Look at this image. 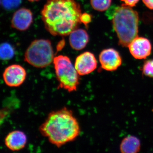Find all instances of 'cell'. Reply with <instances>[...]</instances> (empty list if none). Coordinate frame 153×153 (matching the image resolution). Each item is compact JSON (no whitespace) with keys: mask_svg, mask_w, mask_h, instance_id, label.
<instances>
[{"mask_svg":"<svg viewBox=\"0 0 153 153\" xmlns=\"http://www.w3.org/2000/svg\"><path fill=\"white\" fill-rule=\"evenodd\" d=\"M33 21L32 12L29 9L22 8L14 13L11 20V27L19 31H25L29 29Z\"/></svg>","mask_w":153,"mask_h":153,"instance_id":"obj_10","label":"cell"},{"mask_svg":"<svg viewBox=\"0 0 153 153\" xmlns=\"http://www.w3.org/2000/svg\"><path fill=\"white\" fill-rule=\"evenodd\" d=\"M39 130L49 142L58 148L74 141L80 132L79 123L73 112L66 107L50 112Z\"/></svg>","mask_w":153,"mask_h":153,"instance_id":"obj_2","label":"cell"},{"mask_svg":"<svg viewBox=\"0 0 153 153\" xmlns=\"http://www.w3.org/2000/svg\"><path fill=\"white\" fill-rule=\"evenodd\" d=\"M53 62L59 82L57 88H63L69 92L76 91L79 84V75L69 57L59 55L54 57Z\"/></svg>","mask_w":153,"mask_h":153,"instance_id":"obj_4","label":"cell"},{"mask_svg":"<svg viewBox=\"0 0 153 153\" xmlns=\"http://www.w3.org/2000/svg\"><path fill=\"white\" fill-rule=\"evenodd\" d=\"M91 19H92V17L91 15L86 13H84L81 15L80 21L81 23L84 24L86 27H87V25L91 22Z\"/></svg>","mask_w":153,"mask_h":153,"instance_id":"obj_18","label":"cell"},{"mask_svg":"<svg viewBox=\"0 0 153 153\" xmlns=\"http://www.w3.org/2000/svg\"><path fill=\"white\" fill-rule=\"evenodd\" d=\"M120 149L122 153H137L140 149V142L137 137L128 136L123 140Z\"/></svg>","mask_w":153,"mask_h":153,"instance_id":"obj_13","label":"cell"},{"mask_svg":"<svg viewBox=\"0 0 153 153\" xmlns=\"http://www.w3.org/2000/svg\"><path fill=\"white\" fill-rule=\"evenodd\" d=\"M27 74L24 67L18 64H13L6 68L3 77L6 85L10 87H17L24 83Z\"/></svg>","mask_w":153,"mask_h":153,"instance_id":"obj_6","label":"cell"},{"mask_svg":"<svg viewBox=\"0 0 153 153\" xmlns=\"http://www.w3.org/2000/svg\"><path fill=\"white\" fill-rule=\"evenodd\" d=\"M46 30L53 36H67L81 24L80 5L74 0H47L41 11Z\"/></svg>","mask_w":153,"mask_h":153,"instance_id":"obj_1","label":"cell"},{"mask_svg":"<svg viewBox=\"0 0 153 153\" xmlns=\"http://www.w3.org/2000/svg\"><path fill=\"white\" fill-rule=\"evenodd\" d=\"M102 68L107 71H114L121 65V57L119 53L113 49L102 50L99 55Z\"/></svg>","mask_w":153,"mask_h":153,"instance_id":"obj_8","label":"cell"},{"mask_svg":"<svg viewBox=\"0 0 153 153\" xmlns=\"http://www.w3.org/2000/svg\"><path fill=\"white\" fill-rule=\"evenodd\" d=\"M69 44L72 49L81 50L84 49L89 41V36L83 29H76L69 35Z\"/></svg>","mask_w":153,"mask_h":153,"instance_id":"obj_12","label":"cell"},{"mask_svg":"<svg viewBox=\"0 0 153 153\" xmlns=\"http://www.w3.org/2000/svg\"><path fill=\"white\" fill-rule=\"evenodd\" d=\"M27 143V137L21 131H14L8 134L5 139V144L12 151H19L24 149Z\"/></svg>","mask_w":153,"mask_h":153,"instance_id":"obj_11","label":"cell"},{"mask_svg":"<svg viewBox=\"0 0 153 153\" xmlns=\"http://www.w3.org/2000/svg\"><path fill=\"white\" fill-rule=\"evenodd\" d=\"M112 15L113 26L120 45L128 47L131 41L138 37V13L130 7L123 4L116 7Z\"/></svg>","mask_w":153,"mask_h":153,"instance_id":"obj_3","label":"cell"},{"mask_svg":"<svg viewBox=\"0 0 153 153\" xmlns=\"http://www.w3.org/2000/svg\"><path fill=\"white\" fill-rule=\"evenodd\" d=\"M22 2V0H1L2 5L7 10H13L16 9Z\"/></svg>","mask_w":153,"mask_h":153,"instance_id":"obj_16","label":"cell"},{"mask_svg":"<svg viewBox=\"0 0 153 153\" xmlns=\"http://www.w3.org/2000/svg\"><path fill=\"white\" fill-rule=\"evenodd\" d=\"M90 3L94 10L102 12L109 7L111 4V0H90Z\"/></svg>","mask_w":153,"mask_h":153,"instance_id":"obj_15","label":"cell"},{"mask_svg":"<svg viewBox=\"0 0 153 153\" xmlns=\"http://www.w3.org/2000/svg\"><path fill=\"white\" fill-rule=\"evenodd\" d=\"M15 55L14 48L8 43H2L0 47V56L1 60H8L14 57Z\"/></svg>","mask_w":153,"mask_h":153,"instance_id":"obj_14","label":"cell"},{"mask_svg":"<svg viewBox=\"0 0 153 153\" xmlns=\"http://www.w3.org/2000/svg\"><path fill=\"white\" fill-rule=\"evenodd\" d=\"M121 1H123L126 5L133 7L136 5L139 0H121Z\"/></svg>","mask_w":153,"mask_h":153,"instance_id":"obj_19","label":"cell"},{"mask_svg":"<svg viewBox=\"0 0 153 153\" xmlns=\"http://www.w3.org/2000/svg\"><path fill=\"white\" fill-rule=\"evenodd\" d=\"M143 73L145 76L153 78V59L145 62L143 67Z\"/></svg>","mask_w":153,"mask_h":153,"instance_id":"obj_17","label":"cell"},{"mask_svg":"<svg viewBox=\"0 0 153 153\" xmlns=\"http://www.w3.org/2000/svg\"><path fill=\"white\" fill-rule=\"evenodd\" d=\"M146 6L151 10H153V0H143Z\"/></svg>","mask_w":153,"mask_h":153,"instance_id":"obj_20","label":"cell"},{"mask_svg":"<svg viewBox=\"0 0 153 153\" xmlns=\"http://www.w3.org/2000/svg\"><path fill=\"white\" fill-rule=\"evenodd\" d=\"M74 67L79 75L91 73L97 67V61L93 53L85 52L76 57Z\"/></svg>","mask_w":153,"mask_h":153,"instance_id":"obj_7","label":"cell"},{"mask_svg":"<svg viewBox=\"0 0 153 153\" xmlns=\"http://www.w3.org/2000/svg\"><path fill=\"white\" fill-rule=\"evenodd\" d=\"M131 54L137 59H143L150 55L152 45L147 38L137 37L128 46Z\"/></svg>","mask_w":153,"mask_h":153,"instance_id":"obj_9","label":"cell"},{"mask_svg":"<svg viewBox=\"0 0 153 153\" xmlns=\"http://www.w3.org/2000/svg\"><path fill=\"white\" fill-rule=\"evenodd\" d=\"M28 1H30V2H34L37 1H39V0H28Z\"/></svg>","mask_w":153,"mask_h":153,"instance_id":"obj_21","label":"cell"},{"mask_svg":"<svg viewBox=\"0 0 153 153\" xmlns=\"http://www.w3.org/2000/svg\"><path fill=\"white\" fill-rule=\"evenodd\" d=\"M54 51L50 41L38 39L33 41L26 50L24 60L31 66L44 68L53 62Z\"/></svg>","mask_w":153,"mask_h":153,"instance_id":"obj_5","label":"cell"}]
</instances>
